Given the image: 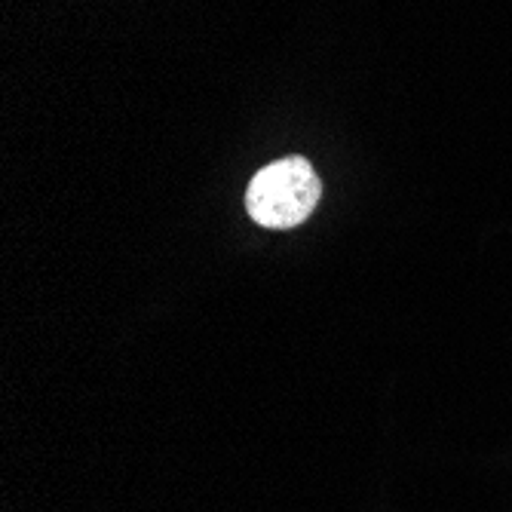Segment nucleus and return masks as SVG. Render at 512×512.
Listing matches in <instances>:
<instances>
[{
	"label": "nucleus",
	"instance_id": "obj_1",
	"mask_svg": "<svg viewBox=\"0 0 512 512\" xmlns=\"http://www.w3.org/2000/svg\"><path fill=\"white\" fill-rule=\"evenodd\" d=\"M322 197V184L304 157H286L264 166L246 191V209L255 224L289 230L307 221Z\"/></svg>",
	"mask_w": 512,
	"mask_h": 512
}]
</instances>
